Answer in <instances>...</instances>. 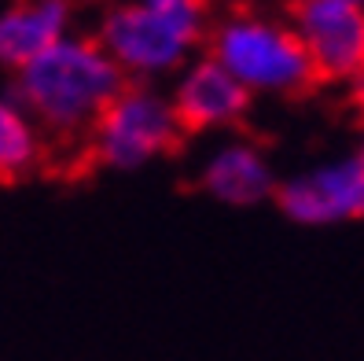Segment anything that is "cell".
I'll use <instances>...</instances> for the list:
<instances>
[{"label":"cell","mask_w":364,"mask_h":361,"mask_svg":"<svg viewBox=\"0 0 364 361\" xmlns=\"http://www.w3.org/2000/svg\"><path fill=\"white\" fill-rule=\"evenodd\" d=\"M125 74L103 52L96 33L70 30L48 52H41L30 67L8 78L11 96L26 108L48 152L70 147L85 152L92 125L125 89Z\"/></svg>","instance_id":"6da1fadb"},{"label":"cell","mask_w":364,"mask_h":361,"mask_svg":"<svg viewBox=\"0 0 364 361\" xmlns=\"http://www.w3.org/2000/svg\"><path fill=\"white\" fill-rule=\"evenodd\" d=\"M210 19L203 0H129L100 15L96 41L129 85H162L203 56Z\"/></svg>","instance_id":"7a4b0ae2"},{"label":"cell","mask_w":364,"mask_h":361,"mask_svg":"<svg viewBox=\"0 0 364 361\" xmlns=\"http://www.w3.org/2000/svg\"><path fill=\"white\" fill-rule=\"evenodd\" d=\"M203 52L213 63H221L254 100H298L316 89L313 63L287 15L258 8L221 11L210 19Z\"/></svg>","instance_id":"3957f363"},{"label":"cell","mask_w":364,"mask_h":361,"mask_svg":"<svg viewBox=\"0 0 364 361\" xmlns=\"http://www.w3.org/2000/svg\"><path fill=\"white\" fill-rule=\"evenodd\" d=\"M184 147V130L162 85H125L85 140V159L111 174H136Z\"/></svg>","instance_id":"277c9868"},{"label":"cell","mask_w":364,"mask_h":361,"mask_svg":"<svg viewBox=\"0 0 364 361\" xmlns=\"http://www.w3.org/2000/svg\"><path fill=\"white\" fill-rule=\"evenodd\" d=\"M313 63L316 85L353 89L364 78V4L360 0H298L287 8Z\"/></svg>","instance_id":"5b68a950"},{"label":"cell","mask_w":364,"mask_h":361,"mask_svg":"<svg viewBox=\"0 0 364 361\" xmlns=\"http://www.w3.org/2000/svg\"><path fill=\"white\" fill-rule=\"evenodd\" d=\"M280 214L302 229H331L364 218V166L353 152L306 166L276 188Z\"/></svg>","instance_id":"8992f818"},{"label":"cell","mask_w":364,"mask_h":361,"mask_svg":"<svg viewBox=\"0 0 364 361\" xmlns=\"http://www.w3.org/2000/svg\"><path fill=\"white\" fill-rule=\"evenodd\" d=\"M166 93H169L173 111H177L184 137H203V133H225L228 137L254 111V96L206 52L191 59L169 81Z\"/></svg>","instance_id":"52a82bcc"},{"label":"cell","mask_w":364,"mask_h":361,"mask_svg":"<svg viewBox=\"0 0 364 361\" xmlns=\"http://www.w3.org/2000/svg\"><path fill=\"white\" fill-rule=\"evenodd\" d=\"M199 192L221 206H262L276 199L280 174L269 159V152L243 133L221 137L196 166Z\"/></svg>","instance_id":"ba28073f"},{"label":"cell","mask_w":364,"mask_h":361,"mask_svg":"<svg viewBox=\"0 0 364 361\" xmlns=\"http://www.w3.org/2000/svg\"><path fill=\"white\" fill-rule=\"evenodd\" d=\"M74 30V8L67 0H18L0 8V70L15 78Z\"/></svg>","instance_id":"9c48e42d"},{"label":"cell","mask_w":364,"mask_h":361,"mask_svg":"<svg viewBox=\"0 0 364 361\" xmlns=\"http://www.w3.org/2000/svg\"><path fill=\"white\" fill-rule=\"evenodd\" d=\"M48 159V140L41 137L26 108L0 89V181H26Z\"/></svg>","instance_id":"30bf717a"},{"label":"cell","mask_w":364,"mask_h":361,"mask_svg":"<svg viewBox=\"0 0 364 361\" xmlns=\"http://www.w3.org/2000/svg\"><path fill=\"white\" fill-rule=\"evenodd\" d=\"M346 93H350V103L357 108V115L364 118V78H360V81L353 85V89H346Z\"/></svg>","instance_id":"8fae6325"},{"label":"cell","mask_w":364,"mask_h":361,"mask_svg":"<svg viewBox=\"0 0 364 361\" xmlns=\"http://www.w3.org/2000/svg\"><path fill=\"white\" fill-rule=\"evenodd\" d=\"M353 155H357V162L364 166V130H360V137H357V144H353Z\"/></svg>","instance_id":"7c38bea8"}]
</instances>
